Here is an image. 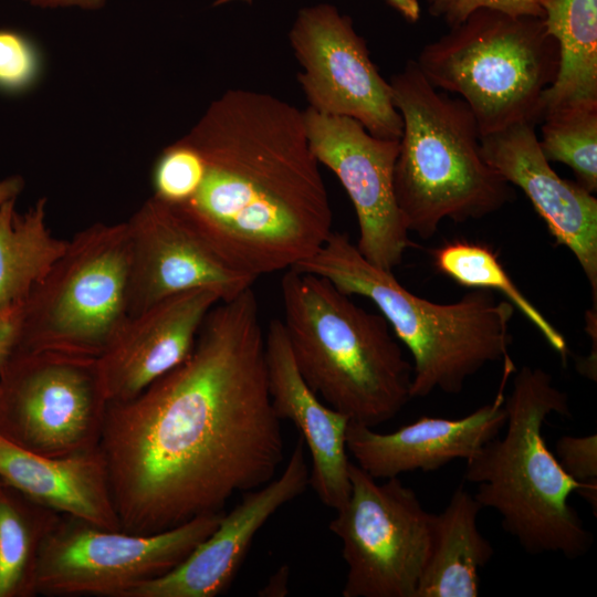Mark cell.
Listing matches in <instances>:
<instances>
[{
    "label": "cell",
    "mask_w": 597,
    "mask_h": 597,
    "mask_svg": "<svg viewBox=\"0 0 597 597\" xmlns=\"http://www.w3.org/2000/svg\"><path fill=\"white\" fill-rule=\"evenodd\" d=\"M100 449L121 530L134 534L224 512L275 478L284 439L253 287L210 310L184 362L108 404Z\"/></svg>",
    "instance_id": "6da1fadb"
},
{
    "label": "cell",
    "mask_w": 597,
    "mask_h": 597,
    "mask_svg": "<svg viewBox=\"0 0 597 597\" xmlns=\"http://www.w3.org/2000/svg\"><path fill=\"white\" fill-rule=\"evenodd\" d=\"M184 137L205 171L193 196L172 207L229 266L259 279L322 248L333 213L302 111L228 90Z\"/></svg>",
    "instance_id": "7a4b0ae2"
},
{
    "label": "cell",
    "mask_w": 597,
    "mask_h": 597,
    "mask_svg": "<svg viewBox=\"0 0 597 597\" xmlns=\"http://www.w3.org/2000/svg\"><path fill=\"white\" fill-rule=\"evenodd\" d=\"M505 433L465 460L464 480L476 484L479 504L495 510L501 524L528 554L584 556L593 535L569 496L578 493L597 512V484L580 483L562 468L543 437L552 413L572 416L566 392L540 367L515 373L505 397Z\"/></svg>",
    "instance_id": "3957f363"
},
{
    "label": "cell",
    "mask_w": 597,
    "mask_h": 597,
    "mask_svg": "<svg viewBox=\"0 0 597 597\" xmlns=\"http://www.w3.org/2000/svg\"><path fill=\"white\" fill-rule=\"evenodd\" d=\"M295 269L327 279L346 295L371 301L412 357L411 398L436 390L459 394L490 363L507 360L514 306L492 291L472 290L440 304L415 295L332 231L322 248Z\"/></svg>",
    "instance_id": "277c9868"
},
{
    "label": "cell",
    "mask_w": 597,
    "mask_h": 597,
    "mask_svg": "<svg viewBox=\"0 0 597 597\" xmlns=\"http://www.w3.org/2000/svg\"><path fill=\"white\" fill-rule=\"evenodd\" d=\"M284 327L308 387L350 421L375 428L411 399L412 364L381 314L327 279L295 268L281 279Z\"/></svg>",
    "instance_id": "5b68a950"
},
{
    "label": "cell",
    "mask_w": 597,
    "mask_h": 597,
    "mask_svg": "<svg viewBox=\"0 0 597 597\" xmlns=\"http://www.w3.org/2000/svg\"><path fill=\"white\" fill-rule=\"evenodd\" d=\"M389 84L402 119L394 190L409 232L429 239L444 219H481L513 199L510 184L485 161L461 98L439 92L412 60Z\"/></svg>",
    "instance_id": "8992f818"
},
{
    "label": "cell",
    "mask_w": 597,
    "mask_h": 597,
    "mask_svg": "<svg viewBox=\"0 0 597 597\" xmlns=\"http://www.w3.org/2000/svg\"><path fill=\"white\" fill-rule=\"evenodd\" d=\"M416 63L436 88L461 96L483 136L541 123L558 50L543 18L481 8L427 44Z\"/></svg>",
    "instance_id": "52a82bcc"
},
{
    "label": "cell",
    "mask_w": 597,
    "mask_h": 597,
    "mask_svg": "<svg viewBox=\"0 0 597 597\" xmlns=\"http://www.w3.org/2000/svg\"><path fill=\"white\" fill-rule=\"evenodd\" d=\"M129 270L126 221L78 231L23 303L15 350L98 357L128 318Z\"/></svg>",
    "instance_id": "ba28073f"
},
{
    "label": "cell",
    "mask_w": 597,
    "mask_h": 597,
    "mask_svg": "<svg viewBox=\"0 0 597 597\" xmlns=\"http://www.w3.org/2000/svg\"><path fill=\"white\" fill-rule=\"evenodd\" d=\"M108 404L94 356L15 350L0 373V434L34 453L98 448Z\"/></svg>",
    "instance_id": "9c48e42d"
},
{
    "label": "cell",
    "mask_w": 597,
    "mask_h": 597,
    "mask_svg": "<svg viewBox=\"0 0 597 597\" xmlns=\"http://www.w3.org/2000/svg\"><path fill=\"white\" fill-rule=\"evenodd\" d=\"M223 514H202L153 534L108 530L61 515L40 551L38 594L127 597L140 584L179 565L216 530Z\"/></svg>",
    "instance_id": "30bf717a"
},
{
    "label": "cell",
    "mask_w": 597,
    "mask_h": 597,
    "mask_svg": "<svg viewBox=\"0 0 597 597\" xmlns=\"http://www.w3.org/2000/svg\"><path fill=\"white\" fill-rule=\"evenodd\" d=\"M350 493L329 530L347 565L343 597H416L433 513L398 476L383 484L349 464Z\"/></svg>",
    "instance_id": "8fae6325"
},
{
    "label": "cell",
    "mask_w": 597,
    "mask_h": 597,
    "mask_svg": "<svg viewBox=\"0 0 597 597\" xmlns=\"http://www.w3.org/2000/svg\"><path fill=\"white\" fill-rule=\"evenodd\" d=\"M289 40L302 66L297 80L308 108L353 118L378 138L401 137L402 119L390 84L373 63L348 15L329 3L302 8Z\"/></svg>",
    "instance_id": "7c38bea8"
},
{
    "label": "cell",
    "mask_w": 597,
    "mask_h": 597,
    "mask_svg": "<svg viewBox=\"0 0 597 597\" xmlns=\"http://www.w3.org/2000/svg\"><path fill=\"white\" fill-rule=\"evenodd\" d=\"M311 149L346 190L356 212V248L373 264L392 271L413 245L396 201L394 169L399 139L369 134L345 116L303 111Z\"/></svg>",
    "instance_id": "4fadbf2b"
},
{
    "label": "cell",
    "mask_w": 597,
    "mask_h": 597,
    "mask_svg": "<svg viewBox=\"0 0 597 597\" xmlns=\"http://www.w3.org/2000/svg\"><path fill=\"white\" fill-rule=\"evenodd\" d=\"M128 317L180 293L208 289L229 301L258 280L229 266L170 205L151 196L126 221Z\"/></svg>",
    "instance_id": "5bb4252c"
},
{
    "label": "cell",
    "mask_w": 597,
    "mask_h": 597,
    "mask_svg": "<svg viewBox=\"0 0 597 597\" xmlns=\"http://www.w3.org/2000/svg\"><path fill=\"white\" fill-rule=\"evenodd\" d=\"M310 485L305 444L300 436L281 474L244 492L216 530L175 568L140 584L127 597H214L238 574L259 530Z\"/></svg>",
    "instance_id": "9a60e30c"
},
{
    "label": "cell",
    "mask_w": 597,
    "mask_h": 597,
    "mask_svg": "<svg viewBox=\"0 0 597 597\" xmlns=\"http://www.w3.org/2000/svg\"><path fill=\"white\" fill-rule=\"evenodd\" d=\"M533 123H517L481 136L485 161L521 188L557 245L576 258L597 306V199L578 182L563 179L544 157Z\"/></svg>",
    "instance_id": "2e32d148"
},
{
    "label": "cell",
    "mask_w": 597,
    "mask_h": 597,
    "mask_svg": "<svg viewBox=\"0 0 597 597\" xmlns=\"http://www.w3.org/2000/svg\"><path fill=\"white\" fill-rule=\"evenodd\" d=\"M514 371L512 359L504 362L493 401L459 419L421 416L387 433L349 421L347 451L356 464L376 480L417 470L436 471L454 460H468L503 430L506 422L504 389Z\"/></svg>",
    "instance_id": "e0dca14e"
},
{
    "label": "cell",
    "mask_w": 597,
    "mask_h": 597,
    "mask_svg": "<svg viewBox=\"0 0 597 597\" xmlns=\"http://www.w3.org/2000/svg\"><path fill=\"white\" fill-rule=\"evenodd\" d=\"M221 301L208 289L170 296L128 317L97 357L109 402L129 400L191 353L210 310Z\"/></svg>",
    "instance_id": "ac0fdd59"
},
{
    "label": "cell",
    "mask_w": 597,
    "mask_h": 597,
    "mask_svg": "<svg viewBox=\"0 0 597 597\" xmlns=\"http://www.w3.org/2000/svg\"><path fill=\"white\" fill-rule=\"evenodd\" d=\"M264 341L268 388L275 415L298 430L312 460L310 485L324 505L336 511L350 493L346 447L350 420L308 387L295 364L282 321L270 322Z\"/></svg>",
    "instance_id": "d6986e66"
},
{
    "label": "cell",
    "mask_w": 597,
    "mask_h": 597,
    "mask_svg": "<svg viewBox=\"0 0 597 597\" xmlns=\"http://www.w3.org/2000/svg\"><path fill=\"white\" fill-rule=\"evenodd\" d=\"M0 480L62 515L121 530L100 447L51 458L23 449L0 434Z\"/></svg>",
    "instance_id": "ffe728a7"
},
{
    "label": "cell",
    "mask_w": 597,
    "mask_h": 597,
    "mask_svg": "<svg viewBox=\"0 0 597 597\" xmlns=\"http://www.w3.org/2000/svg\"><path fill=\"white\" fill-rule=\"evenodd\" d=\"M482 506L463 485L433 514L430 548L416 597H476L494 548L478 527Z\"/></svg>",
    "instance_id": "44dd1931"
},
{
    "label": "cell",
    "mask_w": 597,
    "mask_h": 597,
    "mask_svg": "<svg viewBox=\"0 0 597 597\" xmlns=\"http://www.w3.org/2000/svg\"><path fill=\"white\" fill-rule=\"evenodd\" d=\"M537 1L558 50L556 76L542 95V119L559 108L597 106V0Z\"/></svg>",
    "instance_id": "7402d4cb"
},
{
    "label": "cell",
    "mask_w": 597,
    "mask_h": 597,
    "mask_svg": "<svg viewBox=\"0 0 597 597\" xmlns=\"http://www.w3.org/2000/svg\"><path fill=\"white\" fill-rule=\"evenodd\" d=\"M15 200L0 206V313L23 305L67 244L49 229L45 198L24 213Z\"/></svg>",
    "instance_id": "603a6c76"
},
{
    "label": "cell",
    "mask_w": 597,
    "mask_h": 597,
    "mask_svg": "<svg viewBox=\"0 0 597 597\" xmlns=\"http://www.w3.org/2000/svg\"><path fill=\"white\" fill-rule=\"evenodd\" d=\"M61 515L0 481V597L38 595L40 551Z\"/></svg>",
    "instance_id": "cb8c5ba5"
},
{
    "label": "cell",
    "mask_w": 597,
    "mask_h": 597,
    "mask_svg": "<svg viewBox=\"0 0 597 597\" xmlns=\"http://www.w3.org/2000/svg\"><path fill=\"white\" fill-rule=\"evenodd\" d=\"M432 254L436 269L458 284L472 290L501 293L536 327L562 360L566 362L568 347L565 337L515 285L489 247L454 241L440 247Z\"/></svg>",
    "instance_id": "d4e9b609"
},
{
    "label": "cell",
    "mask_w": 597,
    "mask_h": 597,
    "mask_svg": "<svg viewBox=\"0 0 597 597\" xmlns=\"http://www.w3.org/2000/svg\"><path fill=\"white\" fill-rule=\"evenodd\" d=\"M538 144L548 161L567 165L576 182L590 193L597 190V106L552 111L542 119Z\"/></svg>",
    "instance_id": "484cf974"
},
{
    "label": "cell",
    "mask_w": 597,
    "mask_h": 597,
    "mask_svg": "<svg viewBox=\"0 0 597 597\" xmlns=\"http://www.w3.org/2000/svg\"><path fill=\"white\" fill-rule=\"evenodd\" d=\"M205 171L199 151L181 137L164 148L151 172L154 197L170 206H179L197 191Z\"/></svg>",
    "instance_id": "4316f807"
},
{
    "label": "cell",
    "mask_w": 597,
    "mask_h": 597,
    "mask_svg": "<svg viewBox=\"0 0 597 597\" xmlns=\"http://www.w3.org/2000/svg\"><path fill=\"white\" fill-rule=\"evenodd\" d=\"M41 56L34 43L20 32L0 29V91L30 90L41 73Z\"/></svg>",
    "instance_id": "83f0119b"
},
{
    "label": "cell",
    "mask_w": 597,
    "mask_h": 597,
    "mask_svg": "<svg viewBox=\"0 0 597 597\" xmlns=\"http://www.w3.org/2000/svg\"><path fill=\"white\" fill-rule=\"evenodd\" d=\"M427 4L430 14L442 19L450 28L462 23L471 12L481 8L544 18L537 0H427Z\"/></svg>",
    "instance_id": "f1b7e54d"
},
{
    "label": "cell",
    "mask_w": 597,
    "mask_h": 597,
    "mask_svg": "<svg viewBox=\"0 0 597 597\" xmlns=\"http://www.w3.org/2000/svg\"><path fill=\"white\" fill-rule=\"evenodd\" d=\"M554 454L562 468L574 480L597 484V436H562Z\"/></svg>",
    "instance_id": "f546056e"
},
{
    "label": "cell",
    "mask_w": 597,
    "mask_h": 597,
    "mask_svg": "<svg viewBox=\"0 0 597 597\" xmlns=\"http://www.w3.org/2000/svg\"><path fill=\"white\" fill-rule=\"evenodd\" d=\"M22 321V305L0 313V373L15 352Z\"/></svg>",
    "instance_id": "4dcf8cb0"
},
{
    "label": "cell",
    "mask_w": 597,
    "mask_h": 597,
    "mask_svg": "<svg viewBox=\"0 0 597 597\" xmlns=\"http://www.w3.org/2000/svg\"><path fill=\"white\" fill-rule=\"evenodd\" d=\"M40 8H80L97 10L105 6L106 0H24Z\"/></svg>",
    "instance_id": "1f68e13d"
},
{
    "label": "cell",
    "mask_w": 597,
    "mask_h": 597,
    "mask_svg": "<svg viewBox=\"0 0 597 597\" xmlns=\"http://www.w3.org/2000/svg\"><path fill=\"white\" fill-rule=\"evenodd\" d=\"M289 567L282 566L260 590L261 596H284L287 593Z\"/></svg>",
    "instance_id": "d6a6232c"
},
{
    "label": "cell",
    "mask_w": 597,
    "mask_h": 597,
    "mask_svg": "<svg viewBox=\"0 0 597 597\" xmlns=\"http://www.w3.org/2000/svg\"><path fill=\"white\" fill-rule=\"evenodd\" d=\"M24 187L21 176H11L0 180V206L9 199L17 198Z\"/></svg>",
    "instance_id": "836d02e7"
},
{
    "label": "cell",
    "mask_w": 597,
    "mask_h": 597,
    "mask_svg": "<svg viewBox=\"0 0 597 597\" xmlns=\"http://www.w3.org/2000/svg\"><path fill=\"white\" fill-rule=\"evenodd\" d=\"M407 21L417 22L420 18V4L418 0H386Z\"/></svg>",
    "instance_id": "e575fe53"
},
{
    "label": "cell",
    "mask_w": 597,
    "mask_h": 597,
    "mask_svg": "<svg viewBox=\"0 0 597 597\" xmlns=\"http://www.w3.org/2000/svg\"><path fill=\"white\" fill-rule=\"evenodd\" d=\"M232 1H250V0H216L214 6H222Z\"/></svg>",
    "instance_id": "d590c367"
},
{
    "label": "cell",
    "mask_w": 597,
    "mask_h": 597,
    "mask_svg": "<svg viewBox=\"0 0 597 597\" xmlns=\"http://www.w3.org/2000/svg\"><path fill=\"white\" fill-rule=\"evenodd\" d=\"M1 481V480H0Z\"/></svg>",
    "instance_id": "8d00e7d4"
}]
</instances>
